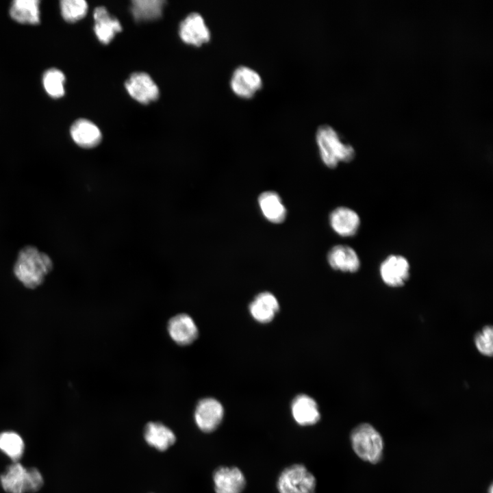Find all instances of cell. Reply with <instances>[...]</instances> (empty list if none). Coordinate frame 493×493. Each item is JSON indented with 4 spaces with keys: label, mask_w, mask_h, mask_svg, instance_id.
<instances>
[{
    "label": "cell",
    "mask_w": 493,
    "mask_h": 493,
    "mask_svg": "<svg viewBox=\"0 0 493 493\" xmlns=\"http://www.w3.org/2000/svg\"><path fill=\"white\" fill-rule=\"evenodd\" d=\"M53 268L51 257L34 246H26L18 253L13 271L16 279L27 288L40 286Z\"/></svg>",
    "instance_id": "obj_1"
},
{
    "label": "cell",
    "mask_w": 493,
    "mask_h": 493,
    "mask_svg": "<svg viewBox=\"0 0 493 493\" xmlns=\"http://www.w3.org/2000/svg\"><path fill=\"white\" fill-rule=\"evenodd\" d=\"M316 140L320 159L329 168H335L339 162H350L355 158L354 148L344 142L340 134L329 125L318 127Z\"/></svg>",
    "instance_id": "obj_2"
},
{
    "label": "cell",
    "mask_w": 493,
    "mask_h": 493,
    "mask_svg": "<svg viewBox=\"0 0 493 493\" xmlns=\"http://www.w3.org/2000/svg\"><path fill=\"white\" fill-rule=\"evenodd\" d=\"M350 440L355 454L371 464L379 462L383 457V440L376 429L368 423L355 427L351 432Z\"/></svg>",
    "instance_id": "obj_3"
},
{
    "label": "cell",
    "mask_w": 493,
    "mask_h": 493,
    "mask_svg": "<svg viewBox=\"0 0 493 493\" xmlns=\"http://www.w3.org/2000/svg\"><path fill=\"white\" fill-rule=\"evenodd\" d=\"M316 488V477L302 464L285 468L277 480L279 493H315Z\"/></svg>",
    "instance_id": "obj_4"
},
{
    "label": "cell",
    "mask_w": 493,
    "mask_h": 493,
    "mask_svg": "<svg viewBox=\"0 0 493 493\" xmlns=\"http://www.w3.org/2000/svg\"><path fill=\"white\" fill-rule=\"evenodd\" d=\"M230 86L233 93L242 99H251L262 89L263 80L261 75L252 68L240 65L233 71Z\"/></svg>",
    "instance_id": "obj_5"
},
{
    "label": "cell",
    "mask_w": 493,
    "mask_h": 493,
    "mask_svg": "<svg viewBox=\"0 0 493 493\" xmlns=\"http://www.w3.org/2000/svg\"><path fill=\"white\" fill-rule=\"evenodd\" d=\"M224 417L222 404L214 398L200 400L194 410V420L199 429L205 433L215 431Z\"/></svg>",
    "instance_id": "obj_6"
},
{
    "label": "cell",
    "mask_w": 493,
    "mask_h": 493,
    "mask_svg": "<svg viewBox=\"0 0 493 493\" xmlns=\"http://www.w3.org/2000/svg\"><path fill=\"white\" fill-rule=\"evenodd\" d=\"M379 274L382 281L387 286L400 287L404 285L409 277V262L401 255H390L381 263Z\"/></svg>",
    "instance_id": "obj_7"
},
{
    "label": "cell",
    "mask_w": 493,
    "mask_h": 493,
    "mask_svg": "<svg viewBox=\"0 0 493 493\" xmlns=\"http://www.w3.org/2000/svg\"><path fill=\"white\" fill-rule=\"evenodd\" d=\"M216 493H242L246 484L242 471L236 466H220L213 474Z\"/></svg>",
    "instance_id": "obj_8"
},
{
    "label": "cell",
    "mask_w": 493,
    "mask_h": 493,
    "mask_svg": "<svg viewBox=\"0 0 493 493\" xmlns=\"http://www.w3.org/2000/svg\"><path fill=\"white\" fill-rule=\"evenodd\" d=\"M331 229L342 237H352L357 234L361 225L358 214L351 208L340 206L333 210L329 216Z\"/></svg>",
    "instance_id": "obj_9"
},
{
    "label": "cell",
    "mask_w": 493,
    "mask_h": 493,
    "mask_svg": "<svg viewBox=\"0 0 493 493\" xmlns=\"http://www.w3.org/2000/svg\"><path fill=\"white\" fill-rule=\"evenodd\" d=\"M125 88L132 98L144 104L156 100L159 96L157 85L145 73H133L126 81Z\"/></svg>",
    "instance_id": "obj_10"
},
{
    "label": "cell",
    "mask_w": 493,
    "mask_h": 493,
    "mask_svg": "<svg viewBox=\"0 0 493 493\" xmlns=\"http://www.w3.org/2000/svg\"><path fill=\"white\" fill-rule=\"evenodd\" d=\"M179 33L184 42L196 47L207 42L210 39V30L198 13H192L181 21Z\"/></svg>",
    "instance_id": "obj_11"
},
{
    "label": "cell",
    "mask_w": 493,
    "mask_h": 493,
    "mask_svg": "<svg viewBox=\"0 0 493 493\" xmlns=\"http://www.w3.org/2000/svg\"><path fill=\"white\" fill-rule=\"evenodd\" d=\"M170 338L177 344H190L198 336V328L189 315L179 314L172 317L167 325Z\"/></svg>",
    "instance_id": "obj_12"
},
{
    "label": "cell",
    "mask_w": 493,
    "mask_h": 493,
    "mask_svg": "<svg viewBox=\"0 0 493 493\" xmlns=\"http://www.w3.org/2000/svg\"><path fill=\"white\" fill-rule=\"evenodd\" d=\"M327 261L334 270L355 273L361 266L359 257L352 247L345 244L333 246L327 253Z\"/></svg>",
    "instance_id": "obj_13"
},
{
    "label": "cell",
    "mask_w": 493,
    "mask_h": 493,
    "mask_svg": "<svg viewBox=\"0 0 493 493\" xmlns=\"http://www.w3.org/2000/svg\"><path fill=\"white\" fill-rule=\"evenodd\" d=\"M291 413L294 421L301 427L316 425L320 419L317 403L308 395H297L292 401Z\"/></svg>",
    "instance_id": "obj_14"
},
{
    "label": "cell",
    "mask_w": 493,
    "mask_h": 493,
    "mask_svg": "<svg viewBox=\"0 0 493 493\" xmlns=\"http://www.w3.org/2000/svg\"><path fill=\"white\" fill-rule=\"evenodd\" d=\"M257 201L267 220L274 224H280L285 220L287 210L277 192L271 190L263 192L259 195Z\"/></svg>",
    "instance_id": "obj_15"
},
{
    "label": "cell",
    "mask_w": 493,
    "mask_h": 493,
    "mask_svg": "<svg viewBox=\"0 0 493 493\" xmlns=\"http://www.w3.org/2000/svg\"><path fill=\"white\" fill-rule=\"evenodd\" d=\"M71 136L79 147L86 149L97 146L101 140V133L93 123L87 119L77 120L71 127Z\"/></svg>",
    "instance_id": "obj_16"
},
{
    "label": "cell",
    "mask_w": 493,
    "mask_h": 493,
    "mask_svg": "<svg viewBox=\"0 0 493 493\" xmlns=\"http://www.w3.org/2000/svg\"><path fill=\"white\" fill-rule=\"evenodd\" d=\"M279 309L278 301L273 294L268 292L257 294L249 305L251 316L261 323L270 322Z\"/></svg>",
    "instance_id": "obj_17"
},
{
    "label": "cell",
    "mask_w": 493,
    "mask_h": 493,
    "mask_svg": "<svg viewBox=\"0 0 493 493\" xmlns=\"http://www.w3.org/2000/svg\"><path fill=\"white\" fill-rule=\"evenodd\" d=\"M94 30L100 42L108 44L115 34L122 30L119 21L111 16L104 7H98L94 12Z\"/></svg>",
    "instance_id": "obj_18"
},
{
    "label": "cell",
    "mask_w": 493,
    "mask_h": 493,
    "mask_svg": "<svg viewBox=\"0 0 493 493\" xmlns=\"http://www.w3.org/2000/svg\"><path fill=\"white\" fill-rule=\"evenodd\" d=\"M146 442L159 451H165L173 445L176 440L174 433L160 422L147 423L144 430Z\"/></svg>",
    "instance_id": "obj_19"
},
{
    "label": "cell",
    "mask_w": 493,
    "mask_h": 493,
    "mask_svg": "<svg viewBox=\"0 0 493 493\" xmlns=\"http://www.w3.org/2000/svg\"><path fill=\"white\" fill-rule=\"evenodd\" d=\"M11 17L21 23L37 24L40 21L39 1L16 0L12 3Z\"/></svg>",
    "instance_id": "obj_20"
},
{
    "label": "cell",
    "mask_w": 493,
    "mask_h": 493,
    "mask_svg": "<svg viewBox=\"0 0 493 493\" xmlns=\"http://www.w3.org/2000/svg\"><path fill=\"white\" fill-rule=\"evenodd\" d=\"M25 479L26 468L18 462L10 465L0 475L1 486L8 493H25Z\"/></svg>",
    "instance_id": "obj_21"
},
{
    "label": "cell",
    "mask_w": 493,
    "mask_h": 493,
    "mask_svg": "<svg viewBox=\"0 0 493 493\" xmlns=\"http://www.w3.org/2000/svg\"><path fill=\"white\" fill-rule=\"evenodd\" d=\"M164 1L135 0L131 2V13L136 21L155 19L161 16Z\"/></svg>",
    "instance_id": "obj_22"
},
{
    "label": "cell",
    "mask_w": 493,
    "mask_h": 493,
    "mask_svg": "<svg viewBox=\"0 0 493 493\" xmlns=\"http://www.w3.org/2000/svg\"><path fill=\"white\" fill-rule=\"evenodd\" d=\"M0 450L16 462L21 459L24 451V442L21 437L13 431L0 433Z\"/></svg>",
    "instance_id": "obj_23"
},
{
    "label": "cell",
    "mask_w": 493,
    "mask_h": 493,
    "mask_svg": "<svg viewBox=\"0 0 493 493\" xmlns=\"http://www.w3.org/2000/svg\"><path fill=\"white\" fill-rule=\"evenodd\" d=\"M65 76L56 68L47 70L43 75L42 82L46 92L53 98H60L64 94Z\"/></svg>",
    "instance_id": "obj_24"
},
{
    "label": "cell",
    "mask_w": 493,
    "mask_h": 493,
    "mask_svg": "<svg viewBox=\"0 0 493 493\" xmlns=\"http://www.w3.org/2000/svg\"><path fill=\"white\" fill-rule=\"evenodd\" d=\"M60 8L64 19L70 23L81 19L88 11V4L84 0H63Z\"/></svg>",
    "instance_id": "obj_25"
},
{
    "label": "cell",
    "mask_w": 493,
    "mask_h": 493,
    "mask_svg": "<svg viewBox=\"0 0 493 493\" xmlns=\"http://www.w3.org/2000/svg\"><path fill=\"white\" fill-rule=\"evenodd\" d=\"M477 350L485 356H492L493 352V331L491 326H485L475 338Z\"/></svg>",
    "instance_id": "obj_26"
},
{
    "label": "cell",
    "mask_w": 493,
    "mask_h": 493,
    "mask_svg": "<svg viewBox=\"0 0 493 493\" xmlns=\"http://www.w3.org/2000/svg\"><path fill=\"white\" fill-rule=\"evenodd\" d=\"M44 481L40 471L36 468H26L25 492L34 493L43 485Z\"/></svg>",
    "instance_id": "obj_27"
},
{
    "label": "cell",
    "mask_w": 493,
    "mask_h": 493,
    "mask_svg": "<svg viewBox=\"0 0 493 493\" xmlns=\"http://www.w3.org/2000/svg\"><path fill=\"white\" fill-rule=\"evenodd\" d=\"M492 489V485H491L489 488L488 493H493Z\"/></svg>",
    "instance_id": "obj_28"
}]
</instances>
